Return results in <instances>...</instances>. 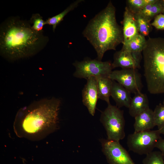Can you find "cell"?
<instances>
[{"label":"cell","mask_w":164,"mask_h":164,"mask_svg":"<svg viewBox=\"0 0 164 164\" xmlns=\"http://www.w3.org/2000/svg\"><path fill=\"white\" fill-rule=\"evenodd\" d=\"M49 41L43 31H35L29 21L19 16H10L0 25V54L9 60L35 55L46 47Z\"/></svg>","instance_id":"6da1fadb"},{"label":"cell","mask_w":164,"mask_h":164,"mask_svg":"<svg viewBox=\"0 0 164 164\" xmlns=\"http://www.w3.org/2000/svg\"><path fill=\"white\" fill-rule=\"evenodd\" d=\"M60 100L54 97L36 101L20 109L14 123L17 135L40 139L57 128Z\"/></svg>","instance_id":"7a4b0ae2"},{"label":"cell","mask_w":164,"mask_h":164,"mask_svg":"<svg viewBox=\"0 0 164 164\" xmlns=\"http://www.w3.org/2000/svg\"><path fill=\"white\" fill-rule=\"evenodd\" d=\"M82 34L94 49L97 59L100 61L106 52L115 50L123 44L122 27L117 22L115 8L111 1L90 20Z\"/></svg>","instance_id":"3957f363"},{"label":"cell","mask_w":164,"mask_h":164,"mask_svg":"<svg viewBox=\"0 0 164 164\" xmlns=\"http://www.w3.org/2000/svg\"><path fill=\"white\" fill-rule=\"evenodd\" d=\"M142 54L148 91L152 94L164 93V38L149 37Z\"/></svg>","instance_id":"277c9868"},{"label":"cell","mask_w":164,"mask_h":164,"mask_svg":"<svg viewBox=\"0 0 164 164\" xmlns=\"http://www.w3.org/2000/svg\"><path fill=\"white\" fill-rule=\"evenodd\" d=\"M100 120L106 131L107 139L119 142L125 137L124 111L110 103L102 112Z\"/></svg>","instance_id":"5b68a950"},{"label":"cell","mask_w":164,"mask_h":164,"mask_svg":"<svg viewBox=\"0 0 164 164\" xmlns=\"http://www.w3.org/2000/svg\"><path fill=\"white\" fill-rule=\"evenodd\" d=\"M73 65L75 68L73 75L79 78H87L94 77H109L113 68L112 63L109 61H102L97 59L86 58L83 60L76 61Z\"/></svg>","instance_id":"8992f818"},{"label":"cell","mask_w":164,"mask_h":164,"mask_svg":"<svg viewBox=\"0 0 164 164\" xmlns=\"http://www.w3.org/2000/svg\"><path fill=\"white\" fill-rule=\"evenodd\" d=\"M159 130L134 132L127 137V145L129 150L139 155L153 151L158 140L161 138Z\"/></svg>","instance_id":"52a82bcc"},{"label":"cell","mask_w":164,"mask_h":164,"mask_svg":"<svg viewBox=\"0 0 164 164\" xmlns=\"http://www.w3.org/2000/svg\"><path fill=\"white\" fill-rule=\"evenodd\" d=\"M109 78L120 84L131 93L141 92L143 87L141 74L138 69H121L112 71Z\"/></svg>","instance_id":"ba28073f"},{"label":"cell","mask_w":164,"mask_h":164,"mask_svg":"<svg viewBox=\"0 0 164 164\" xmlns=\"http://www.w3.org/2000/svg\"><path fill=\"white\" fill-rule=\"evenodd\" d=\"M102 151L109 164H135L119 142L102 139Z\"/></svg>","instance_id":"9c48e42d"},{"label":"cell","mask_w":164,"mask_h":164,"mask_svg":"<svg viewBox=\"0 0 164 164\" xmlns=\"http://www.w3.org/2000/svg\"><path fill=\"white\" fill-rule=\"evenodd\" d=\"M142 58V53H132L122 48L114 54L112 64L114 69H138Z\"/></svg>","instance_id":"30bf717a"},{"label":"cell","mask_w":164,"mask_h":164,"mask_svg":"<svg viewBox=\"0 0 164 164\" xmlns=\"http://www.w3.org/2000/svg\"><path fill=\"white\" fill-rule=\"evenodd\" d=\"M86 80L87 83L82 91V102L87 108L89 113L94 116L98 99L97 80V78L94 77Z\"/></svg>","instance_id":"8fae6325"},{"label":"cell","mask_w":164,"mask_h":164,"mask_svg":"<svg viewBox=\"0 0 164 164\" xmlns=\"http://www.w3.org/2000/svg\"><path fill=\"white\" fill-rule=\"evenodd\" d=\"M122 24L123 44L128 42L139 34L135 14L126 6L124 13Z\"/></svg>","instance_id":"7c38bea8"},{"label":"cell","mask_w":164,"mask_h":164,"mask_svg":"<svg viewBox=\"0 0 164 164\" xmlns=\"http://www.w3.org/2000/svg\"><path fill=\"white\" fill-rule=\"evenodd\" d=\"M131 93L120 84L113 80L111 96L118 108H129L132 99Z\"/></svg>","instance_id":"4fadbf2b"},{"label":"cell","mask_w":164,"mask_h":164,"mask_svg":"<svg viewBox=\"0 0 164 164\" xmlns=\"http://www.w3.org/2000/svg\"><path fill=\"white\" fill-rule=\"evenodd\" d=\"M134 118L135 132L150 130L155 126L153 111L149 108Z\"/></svg>","instance_id":"5bb4252c"},{"label":"cell","mask_w":164,"mask_h":164,"mask_svg":"<svg viewBox=\"0 0 164 164\" xmlns=\"http://www.w3.org/2000/svg\"><path fill=\"white\" fill-rule=\"evenodd\" d=\"M149 102L146 94L141 92L135 94L132 98L128 108L130 115L135 117L149 108Z\"/></svg>","instance_id":"9a60e30c"},{"label":"cell","mask_w":164,"mask_h":164,"mask_svg":"<svg viewBox=\"0 0 164 164\" xmlns=\"http://www.w3.org/2000/svg\"><path fill=\"white\" fill-rule=\"evenodd\" d=\"M98 99L110 104V97L112 87L113 80L109 77L97 78Z\"/></svg>","instance_id":"2e32d148"},{"label":"cell","mask_w":164,"mask_h":164,"mask_svg":"<svg viewBox=\"0 0 164 164\" xmlns=\"http://www.w3.org/2000/svg\"><path fill=\"white\" fill-rule=\"evenodd\" d=\"M163 0H156L146 5L139 13L150 22L157 15L162 13Z\"/></svg>","instance_id":"e0dca14e"},{"label":"cell","mask_w":164,"mask_h":164,"mask_svg":"<svg viewBox=\"0 0 164 164\" xmlns=\"http://www.w3.org/2000/svg\"><path fill=\"white\" fill-rule=\"evenodd\" d=\"M84 1L83 0H77L74 2L61 13L48 18L45 21V25L52 26L53 31L54 32L57 26L63 20L65 16L69 12L77 8L80 3Z\"/></svg>","instance_id":"ac0fdd59"},{"label":"cell","mask_w":164,"mask_h":164,"mask_svg":"<svg viewBox=\"0 0 164 164\" xmlns=\"http://www.w3.org/2000/svg\"><path fill=\"white\" fill-rule=\"evenodd\" d=\"M146 40L145 37L139 34L128 42L123 44L122 48L132 53H142Z\"/></svg>","instance_id":"d6986e66"},{"label":"cell","mask_w":164,"mask_h":164,"mask_svg":"<svg viewBox=\"0 0 164 164\" xmlns=\"http://www.w3.org/2000/svg\"><path fill=\"white\" fill-rule=\"evenodd\" d=\"M135 15L139 33L145 37L148 36L152 29L150 22L139 13Z\"/></svg>","instance_id":"ffe728a7"},{"label":"cell","mask_w":164,"mask_h":164,"mask_svg":"<svg viewBox=\"0 0 164 164\" xmlns=\"http://www.w3.org/2000/svg\"><path fill=\"white\" fill-rule=\"evenodd\" d=\"M156 0H128L126 6L134 14L139 13L146 5Z\"/></svg>","instance_id":"44dd1931"},{"label":"cell","mask_w":164,"mask_h":164,"mask_svg":"<svg viewBox=\"0 0 164 164\" xmlns=\"http://www.w3.org/2000/svg\"><path fill=\"white\" fill-rule=\"evenodd\" d=\"M142 164H164V157L159 151H152L146 155Z\"/></svg>","instance_id":"7402d4cb"},{"label":"cell","mask_w":164,"mask_h":164,"mask_svg":"<svg viewBox=\"0 0 164 164\" xmlns=\"http://www.w3.org/2000/svg\"><path fill=\"white\" fill-rule=\"evenodd\" d=\"M153 115L155 126L159 129L164 126V105L160 103L155 107Z\"/></svg>","instance_id":"603a6c76"},{"label":"cell","mask_w":164,"mask_h":164,"mask_svg":"<svg viewBox=\"0 0 164 164\" xmlns=\"http://www.w3.org/2000/svg\"><path fill=\"white\" fill-rule=\"evenodd\" d=\"M29 21L30 24H32V27L34 30L38 32L43 31V28L45 25V21L39 14H32Z\"/></svg>","instance_id":"cb8c5ba5"},{"label":"cell","mask_w":164,"mask_h":164,"mask_svg":"<svg viewBox=\"0 0 164 164\" xmlns=\"http://www.w3.org/2000/svg\"><path fill=\"white\" fill-rule=\"evenodd\" d=\"M151 25L157 29L164 30V14L161 13L156 15Z\"/></svg>","instance_id":"d4e9b609"},{"label":"cell","mask_w":164,"mask_h":164,"mask_svg":"<svg viewBox=\"0 0 164 164\" xmlns=\"http://www.w3.org/2000/svg\"><path fill=\"white\" fill-rule=\"evenodd\" d=\"M155 148L159 149L164 157V139L161 138L158 141Z\"/></svg>","instance_id":"484cf974"},{"label":"cell","mask_w":164,"mask_h":164,"mask_svg":"<svg viewBox=\"0 0 164 164\" xmlns=\"http://www.w3.org/2000/svg\"><path fill=\"white\" fill-rule=\"evenodd\" d=\"M158 130H159L161 134H162L164 135V126Z\"/></svg>","instance_id":"4316f807"},{"label":"cell","mask_w":164,"mask_h":164,"mask_svg":"<svg viewBox=\"0 0 164 164\" xmlns=\"http://www.w3.org/2000/svg\"><path fill=\"white\" fill-rule=\"evenodd\" d=\"M162 13L164 14V0H163V9Z\"/></svg>","instance_id":"83f0119b"},{"label":"cell","mask_w":164,"mask_h":164,"mask_svg":"<svg viewBox=\"0 0 164 164\" xmlns=\"http://www.w3.org/2000/svg\"><path fill=\"white\" fill-rule=\"evenodd\" d=\"M162 104L164 105V99H163V100Z\"/></svg>","instance_id":"f1b7e54d"}]
</instances>
